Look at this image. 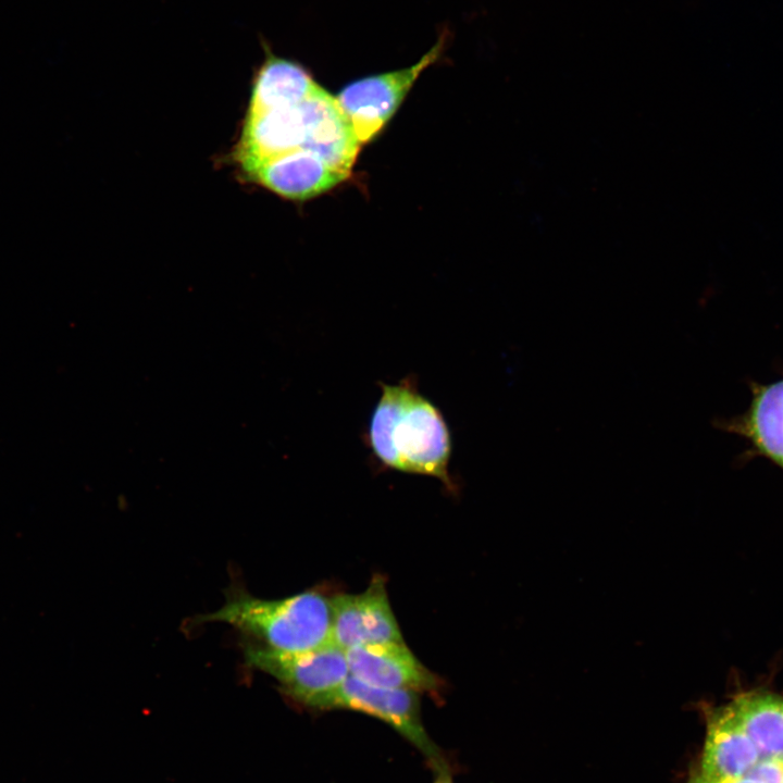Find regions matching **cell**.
Returning <instances> with one entry per match:
<instances>
[{
  "mask_svg": "<svg viewBox=\"0 0 783 783\" xmlns=\"http://www.w3.org/2000/svg\"><path fill=\"white\" fill-rule=\"evenodd\" d=\"M330 600L332 644L343 650L362 645L403 642L382 575L373 576L362 593L337 594Z\"/></svg>",
  "mask_w": 783,
  "mask_h": 783,
  "instance_id": "cell-6",
  "label": "cell"
},
{
  "mask_svg": "<svg viewBox=\"0 0 783 783\" xmlns=\"http://www.w3.org/2000/svg\"><path fill=\"white\" fill-rule=\"evenodd\" d=\"M318 86L302 65L268 51L253 77L247 112L258 113L299 104Z\"/></svg>",
  "mask_w": 783,
  "mask_h": 783,
  "instance_id": "cell-12",
  "label": "cell"
},
{
  "mask_svg": "<svg viewBox=\"0 0 783 783\" xmlns=\"http://www.w3.org/2000/svg\"><path fill=\"white\" fill-rule=\"evenodd\" d=\"M306 105L308 130L303 149L333 169L350 174L362 145L337 98L319 85Z\"/></svg>",
  "mask_w": 783,
  "mask_h": 783,
  "instance_id": "cell-11",
  "label": "cell"
},
{
  "mask_svg": "<svg viewBox=\"0 0 783 783\" xmlns=\"http://www.w3.org/2000/svg\"><path fill=\"white\" fill-rule=\"evenodd\" d=\"M243 173L248 181L289 200L316 197L349 176L304 149L263 160Z\"/></svg>",
  "mask_w": 783,
  "mask_h": 783,
  "instance_id": "cell-8",
  "label": "cell"
},
{
  "mask_svg": "<svg viewBox=\"0 0 783 783\" xmlns=\"http://www.w3.org/2000/svg\"><path fill=\"white\" fill-rule=\"evenodd\" d=\"M446 44L443 34L411 66L355 80L338 92L337 101L361 145L384 128L420 75L440 59Z\"/></svg>",
  "mask_w": 783,
  "mask_h": 783,
  "instance_id": "cell-4",
  "label": "cell"
},
{
  "mask_svg": "<svg viewBox=\"0 0 783 783\" xmlns=\"http://www.w3.org/2000/svg\"><path fill=\"white\" fill-rule=\"evenodd\" d=\"M730 704L760 759L783 760V696L747 692Z\"/></svg>",
  "mask_w": 783,
  "mask_h": 783,
  "instance_id": "cell-13",
  "label": "cell"
},
{
  "mask_svg": "<svg viewBox=\"0 0 783 783\" xmlns=\"http://www.w3.org/2000/svg\"><path fill=\"white\" fill-rule=\"evenodd\" d=\"M433 770H434L433 783H455L448 762L443 763L436 768H433Z\"/></svg>",
  "mask_w": 783,
  "mask_h": 783,
  "instance_id": "cell-15",
  "label": "cell"
},
{
  "mask_svg": "<svg viewBox=\"0 0 783 783\" xmlns=\"http://www.w3.org/2000/svg\"><path fill=\"white\" fill-rule=\"evenodd\" d=\"M760 759L731 704L708 713L707 732L699 771L708 781L745 775Z\"/></svg>",
  "mask_w": 783,
  "mask_h": 783,
  "instance_id": "cell-10",
  "label": "cell"
},
{
  "mask_svg": "<svg viewBox=\"0 0 783 783\" xmlns=\"http://www.w3.org/2000/svg\"><path fill=\"white\" fill-rule=\"evenodd\" d=\"M196 620L229 624L259 645L281 652L307 651L332 643L331 600L313 589L263 599L234 588L220 609Z\"/></svg>",
  "mask_w": 783,
  "mask_h": 783,
  "instance_id": "cell-2",
  "label": "cell"
},
{
  "mask_svg": "<svg viewBox=\"0 0 783 783\" xmlns=\"http://www.w3.org/2000/svg\"><path fill=\"white\" fill-rule=\"evenodd\" d=\"M309 708L347 709L371 716L397 731L432 768L447 762L422 723L415 692L371 685L349 674L337 687L312 701Z\"/></svg>",
  "mask_w": 783,
  "mask_h": 783,
  "instance_id": "cell-3",
  "label": "cell"
},
{
  "mask_svg": "<svg viewBox=\"0 0 783 783\" xmlns=\"http://www.w3.org/2000/svg\"><path fill=\"white\" fill-rule=\"evenodd\" d=\"M745 775L763 783H783V760L759 759Z\"/></svg>",
  "mask_w": 783,
  "mask_h": 783,
  "instance_id": "cell-14",
  "label": "cell"
},
{
  "mask_svg": "<svg viewBox=\"0 0 783 783\" xmlns=\"http://www.w3.org/2000/svg\"><path fill=\"white\" fill-rule=\"evenodd\" d=\"M380 386L368 430L374 457L391 470L433 476L453 488L450 432L439 409L419 391L414 376Z\"/></svg>",
  "mask_w": 783,
  "mask_h": 783,
  "instance_id": "cell-1",
  "label": "cell"
},
{
  "mask_svg": "<svg viewBox=\"0 0 783 783\" xmlns=\"http://www.w3.org/2000/svg\"><path fill=\"white\" fill-rule=\"evenodd\" d=\"M689 783H763L755 779L743 775L736 779L723 780V781H708L700 778L698 774L694 775Z\"/></svg>",
  "mask_w": 783,
  "mask_h": 783,
  "instance_id": "cell-16",
  "label": "cell"
},
{
  "mask_svg": "<svg viewBox=\"0 0 783 783\" xmlns=\"http://www.w3.org/2000/svg\"><path fill=\"white\" fill-rule=\"evenodd\" d=\"M349 674L371 685L437 694L443 681L402 643L370 644L347 649Z\"/></svg>",
  "mask_w": 783,
  "mask_h": 783,
  "instance_id": "cell-7",
  "label": "cell"
},
{
  "mask_svg": "<svg viewBox=\"0 0 783 783\" xmlns=\"http://www.w3.org/2000/svg\"><path fill=\"white\" fill-rule=\"evenodd\" d=\"M751 400L739 417L719 420L714 425L745 438L748 452L783 470V376L769 384H750Z\"/></svg>",
  "mask_w": 783,
  "mask_h": 783,
  "instance_id": "cell-9",
  "label": "cell"
},
{
  "mask_svg": "<svg viewBox=\"0 0 783 783\" xmlns=\"http://www.w3.org/2000/svg\"><path fill=\"white\" fill-rule=\"evenodd\" d=\"M244 656L249 667L274 678L285 695L306 707L349 675L345 650L332 643L307 651L281 652L246 642Z\"/></svg>",
  "mask_w": 783,
  "mask_h": 783,
  "instance_id": "cell-5",
  "label": "cell"
}]
</instances>
